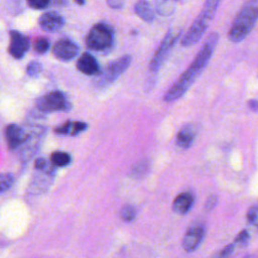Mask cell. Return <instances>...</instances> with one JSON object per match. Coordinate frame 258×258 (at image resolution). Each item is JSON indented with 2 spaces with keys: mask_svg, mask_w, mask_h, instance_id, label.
<instances>
[{
  "mask_svg": "<svg viewBox=\"0 0 258 258\" xmlns=\"http://www.w3.org/2000/svg\"><path fill=\"white\" fill-rule=\"evenodd\" d=\"M47 166V161L44 158H37L34 162V167L38 170H41Z\"/></svg>",
  "mask_w": 258,
  "mask_h": 258,
  "instance_id": "obj_31",
  "label": "cell"
},
{
  "mask_svg": "<svg viewBox=\"0 0 258 258\" xmlns=\"http://www.w3.org/2000/svg\"><path fill=\"white\" fill-rule=\"evenodd\" d=\"M136 15L145 22H152L155 18L154 10L148 0H138L134 5Z\"/></svg>",
  "mask_w": 258,
  "mask_h": 258,
  "instance_id": "obj_16",
  "label": "cell"
},
{
  "mask_svg": "<svg viewBox=\"0 0 258 258\" xmlns=\"http://www.w3.org/2000/svg\"><path fill=\"white\" fill-rule=\"evenodd\" d=\"M29 49V39L17 30L10 31L9 53L15 58H22Z\"/></svg>",
  "mask_w": 258,
  "mask_h": 258,
  "instance_id": "obj_9",
  "label": "cell"
},
{
  "mask_svg": "<svg viewBox=\"0 0 258 258\" xmlns=\"http://www.w3.org/2000/svg\"><path fill=\"white\" fill-rule=\"evenodd\" d=\"M70 102L66 95L59 91L50 92L45 96L39 98L36 102V107L41 112L62 111L70 108Z\"/></svg>",
  "mask_w": 258,
  "mask_h": 258,
  "instance_id": "obj_6",
  "label": "cell"
},
{
  "mask_svg": "<svg viewBox=\"0 0 258 258\" xmlns=\"http://www.w3.org/2000/svg\"><path fill=\"white\" fill-rule=\"evenodd\" d=\"M218 41L219 34L217 32H212L208 36L203 47L198 52L195 60L165 93L163 98L165 102H173L179 99L189 89V87L199 78V76L202 74V72L205 70L208 62L210 61Z\"/></svg>",
  "mask_w": 258,
  "mask_h": 258,
  "instance_id": "obj_1",
  "label": "cell"
},
{
  "mask_svg": "<svg viewBox=\"0 0 258 258\" xmlns=\"http://www.w3.org/2000/svg\"><path fill=\"white\" fill-rule=\"evenodd\" d=\"M86 129H87V124H86V123L81 122V121L75 122V123H73V128H72L71 135H72V136H75V135L79 134L80 132L85 131Z\"/></svg>",
  "mask_w": 258,
  "mask_h": 258,
  "instance_id": "obj_26",
  "label": "cell"
},
{
  "mask_svg": "<svg viewBox=\"0 0 258 258\" xmlns=\"http://www.w3.org/2000/svg\"><path fill=\"white\" fill-rule=\"evenodd\" d=\"M41 70H42L41 63L39 61L32 60L26 67V74L31 78H36L41 73Z\"/></svg>",
  "mask_w": 258,
  "mask_h": 258,
  "instance_id": "obj_21",
  "label": "cell"
},
{
  "mask_svg": "<svg viewBox=\"0 0 258 258\" xmlns=\"http://www.w3.org/2000/svg\"><path fill=\"white\" fill-rule=\"evenodd\" d=\"M49 46H50V43L48 39L44 37H39L34 42V50L39 54L45 53L48 50Z\"/></svg>",
  "mask_w": 258,
  "mask_h": 258,
  "instance_id": "obj_22",
  "label": "cell"
},
{
  "mask_svg": "<svg viewBox=\"0 0 258 258\" xmlns=\"http://www.w3.org/2000/svg\"><path fill=\"white\" fill-rule=\"evenodd\" d=\"M180 34H181L180 30L169 29L167 31V33L163 37L162 41L160 42L158 48L156 49V51H155V53H154V55H153V57L150 61L149 69H150L151 72L155 73L161 68V66L163 64V62L167 58L169 52L171 51L172 47L174 46L175 42L178 40Z\"/></svg>",
  "mask_w": 258,
  "mask_h": 258,
  "instance_id": "obj_5",
  "label": "cell"
},
{
  "mask_svg": "<svg viewBox=\"0 0 258 258\" xmlns=\"http://www.w3.org/2000/svg\"><path fill=\"white\" fill-rule=\"evenodd\" d=\"M249 238H250V236H249L248 231H247V230H243V231H241V232L239 233V235L236 237L234 243H235V245L245 246V245L248 243Z\"/></svg>",
  "mask_w": 258,
  "mask_h": 258,
  "instance_id": "obj_24",
  "label": "cell"
},
{
  "mask_svg": "<svg viewBox=\"0 0 258 258\" xmlns=\"http://www.w3.org/2000/svg\"><path fill=\"white\" fill-rule=\"evenodd\" d=\"M28 133L16 124H10L5 129L7 143L11 149H15L22 145L28 138Z\"/></svg>",
  "mask_w": 258,
  "mask_h": 258,
  "instance_id": "obj_12",
  "label": "cell"
},
{
  "mask_svg": "<svg viewBox=\"0 0 258 258\" xmlns=\"http://www.w3.org/2000/svg\"><path fill=\"white\" fill-rule=\"evenodd\" d=\"M75 2L79 5H84L86 3V0H75Z\"/></svg>",
  "mask_w": 258,
  "mask_h": 258,
  "instance_id": "obj_33",
  "label": "cell"
},
{
  "mask_svg": "<svg viewBox=\"0 0 258 258\" xmlns=\"http://www.w3.org/2000/svg\"><path fill=\"white\" fill-rule=\"evenodd\" d=\"M72 128H73V122L68 121V122H66L63 125L57 127V128L55 129V133H57V134H63V135H64V134H71Z\"/></svg>",
  "mask_w": 258,
  "mask_h": 258,
  "instance_id": "obj_27",
  "label": "cell"
},
{
  "mask_svg": "<svg viewBox=\"0 0 258 258\" xmlns=\"http://www.w3.org/2000/svg\"><path fill=\"white\" fill-rule=\"evenodd\" d=\"M197 132H198V129L195 124L189 123V124L183 125L179 129V131L176 135V140H175L176 146L181 149L188 148L195 141Z\"/></svg>",
  "mask_w": 258,
  "mask_h": 258,
  "instance_id": "obj_13",
  "label": "cell"
},
{
  "mask_svg": "<svg viewBox=\"0 0 258 258\" xmlns=\"http://www.w3.org/2000/svg\"><path fill=\"white\" fill-rule=\"evenodd\" d=\"M258 21V0H248L236 15L229 30V39L240 42L252 31Z\"/></svg>",
  "mask_w": 258,
  "mask_h": 258,
  "instance_id": "obj_2",
  "label": "cell"
},
{
  "mask_svg": "<svg viewBox=\"0 0 258 258\" xmlns=\"http://www.w3.org/2000/svg\"><path fill=\"white\" fill-rule=\"evenodd\" d=\"M217 203H218V198H217L215 195L210 196V197L207 199V202H206V204H205L206 210H208V211L212 210L213 208H215V206L217 205Z\"/></svg>",
  "mask_w": 258,
  "mask_h": 258,
  "instance_id": "obj_29",
  "label": "cell"
},
{
  "mask_svg": "<svg viewBox=\"0 0 258 258\" xmlns=\"http://www.w3.org/2000/svg\"><path fill=\"white\" fill-rule=\"evenodd\" d=\"M204 236L205 227L202 224H195L190 226L182 239V248L186 252L195 251L200 246Z\"/></svg>",
  "mask_w": 258,
  "mask_h": 258,
  "instance_id": "obj_10",
  "label": "cell"
},
{
  "mask_svg": "<svg viewBox=\"0 0 258 258\" xmlns=\"http://www.w3.org/2000/svg\"><path fill=\"white\" fill-rule=\"evenodd\" d=\"M50 162L56 167H63L70 164L71 156L63 151H55L50 155Z\"/></svg>",
  "mask_w": 258,
  "mask_h": 258,
  "instance_id": "obj_17",
  "label": "cell"
},
{
  "mask_svg": "<svg viewBox=\"0 0 258 258\" xmlns=\"http://www.w3.org/2000/svg\"><path fill=\"white\" fill-rule=\"evenodd\" d=\"M26 2L30 8L41 10L46 8L51 2V0H26Z\"/></svg>",
  "mask_w": 258,
  "mask_h": 258,
  "instance_id": "obj_23",
  "label": "cell"
},
{
  "mask_svg": "<svg viewBox=\"0 0 258 258\" xmlns=\"http://www.w3.org/2000/svg\"><path fill=\"white\" fill-rule=\"evenodd\" d=\"M132 57L130 55H123L120 58L110 62L103 72L100 80L101 85H108L118 79L130 66Z\"/></svg>",
  "mask_w": 258,
  "mask_h": 258,
  "instance_id": "obj_7",
  "label": "cell"
},
{
  "mask_svg": "<svg viewBox=\"0 0 258 258\" xmlns=\"http://www.w3.org/2000/svg\"><path fill=\"white\" fill-rule=\"evenodd\" d=\"M247 218H248V221L258 227V207H253L251 208L249 211H248V214H247Z\"/></svg>",
  "mask_w": 258,
  "mask_h": 258,
  "instance_id": "obj_25",
  "label": "cell"
},
{
  "mask_svg": "<svg viewBox=\"0 0 258 258\" xmlns=\"http://www.w3.org/2000/svg\"><path fill=\"white\" fill-rule=\"evenodd\" d=\"M126 0H107V4L112 9H120L124 6Z\"/></svg>",
  "mask_w": 258,
  "mask_h": 258,
  "instance_id": "obj_30",
  "label": "cell"
},
{
  "mask_svg": "<svg viewBox=\"0 0 258 258\" xmlns=\"http://www.w3.org/2000/svg\"><path fill=\"white\" fill-rule=\"evenodd\" d=\"M14 182V177L11 173H0V194L9 189Z\"/></svg>",
  "mask_w": 258,
  "mask_h": 258,
  "instance_id": "obj_19",
  "label": "cell"
},
{
  "mask_svg": "<svg viewBox=\"0 0 258 258\" xmlns=\"http://www.w3.org/2000/svg\"><path fill=\"white\" fill-rule=\"evenodd\" d=\"M234 248H235V243L227 245L225 248H223L216 256L217 257H227L229 255H231L234 252Z\"/></svg>",
  "mask_w": 258,
  "mask_h": 258,
  "instance_id": "obj_28",
  "label": "cell"
},
{
  "mask_svg": "<svg viewBox=\"0 0 258 258\" xmlns=\"http://www.w3.org/2000/svg\"><path fill=\"white\" fill-rule=\"evenodd\" d=\"M222 0H206L201 13L181 39V45L189 47L196 44L207 31Z\"/></svg>",
  "mask_w": 258,
  "mask_h": 258,
  "instance_id": "obj_3",
  "label": "cell"
},
{
  "mask_svg": "<svg viewBox=\"0 0 258 258\" xmlns=\"http://www.w3.org/2000/svg\"><path fill=\"white\" fill-rule=\"evenodd\" d=\"M39 26L47 32H55L60 30L64 25V18L57 12L47 11L40 15L38 19Z\"/></svg>",
  "mask_w": 258,
  "mask_h": 258,
  "instance_id": "obj_11",
  "label": "cell"
},
{
  "mask_svg": "<svg viewBox=\"0 0 258 258\" xmlns=\"http://www.w3.org/2000/svg\"><path fill=\"white\" fill-rule=\"evenodd\" d=\"M120 216L123 221L131 222L134 220V218L136 216V210L133 206H130V205L124 206L120 212Z\"/></svg>",
  "mask_w": 258,
  "mask_h": 258,
  "instance_id": "obj_20",
  "label": "cell"
},
{
  "mask_svg": "<svg viewBox=\"0 0 258 258\" xmlns=\"http://www.w3.org/2000/svg\"><path fill=\"white\" fill-rule=\"evenodd\" d=\"M77 69L88 76L99 75L101 71L98 60L89 52H85L79 57L77 61Z\"/></svg>",
  "mask_w": 258,
  "mask_h": 258,
  "instance_id": "obj_14",
  "label": "cell"
},
{
  "mask_svg": "<svg viewBox=\"0 0 258 258\" xmlns=\"http://www.w3.org/2000/svg\"><path fill=\"white\" fill-rule=\"evenodd\" d=\"M194 205V197L189 192L179 194L173 201L172 210L180 215L187 213Z\"/></svg>",
  "mask_w": 258,
  "mask_h": 258,
  "instance_id": "obj_15",
  "label": "cell"
},
{
  "mask_svg": "<svg viewBox=\"0 0 258 258\" xmlns=\"http://www.w3.org/2000/svg\"><path fill=\"white\" fill-rule=\"evenodd\" d=\"M54 56L60 60L69 61L77 56L79 53V46L71 39L63 38L57 40L52 46Z\"/></svg>",
  "mask_w": 258,
  "mask_h": 258,
  "instance_id": "obj_8",
  "label": "cell"
},
{
  "mask_svg": "<svg viewBox=\"0 0 258 258\" xmlns=\"http://www.w3.org/2000/svg\"><path fill=\"white\" fill-rule=\"evenodd\" d=\"M248 107L252 111H258V100H250L248 102Z\"/></svg>",
  "mask_w": 258,
  "mask_h": 258,
  "instance_id": "obj_32",
  "label": "cell"
},
{
  "mask_svg": "<svg viewBox=\"0 0 258 258\" xmlns=\"http://www.w3.org/2000/svg\"><path fill=\"white\" fill-rule=\"evenodd\" d=\"M172 0H156V10L161 15H169L173 11Z\"/></svg>",
  "mask_w": 258,
  "mask_h": 258,
  "instance_id": "obj_18",
  "label": "cell"
},
{
  "mask_svg": "<svg viewBox=\"0 0 258 258\" xmlns=\"http://www.w3.org/2000/svg\"><path fill=\"white\" fill-rule=\"evenodd\" d=\"M114 41V31L105 23L95 24L86 37V44L90 49L102 51L110 48Z\"/></svg>",
  "mask_w": 258,
  "mask_h": 258,
  "instance_id": "obj_4",
  "label": "cell"
}]
</instances>
